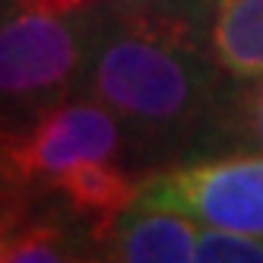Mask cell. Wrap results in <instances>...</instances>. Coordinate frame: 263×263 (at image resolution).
<instances>
[{"instance_id": "2", "label": "cell", "mask_w": 263, "mask_h": 263, "mask_svg": "<svg viewBox=\"0 0 263 263\" xmlns=\"http://www.w3.org/2000/svg\"><path fill=\"white\" fill-rule=\"evenodd\" d=\"M96 7H0V130H23L80 96Z\"/></svg>"}, {"instance_id": "7", "label": "cell", "mask_w": 263, "mask_h": 263, "mask_svg": "<svg viewBox=\"0 0 263 263\" xmlns=\"http://www.w3.org/2000/svg\"><path fill=\"white\" fill-rule=\"evenodd\" d=\"M203 32L229 80L263 73V0H203Z\"/></svg>"}, {"instance_id": "1", "label": "cell", "mask_w": 263, "mask_h": 263, "mask_svg": "<svg viewBox=\"0 0 263 263\" xmlns=\"http://www.w3.org/2000/svg\"><path fill=\"white\" fill-rule=\"evenodd\" d=\"M229 86L200 0L99 4L80 96L121 121L137 165L156 172L210 156Z\"/></svg>"}, {"instance_id": "11", "label": "cell", "mask_w": 263, "mask_h": 263, "mask_svg": "<svg viewBox=\"0 0 263 263\" xmlns=\"http://www.w3.org/2000/svg\"><path fill=\"white\" fill-rule=\"evenodd\" d=\"M105 4H159V0H105ZM203 4V0H200Z\"/></svg>"}, {"instance_id": "3", "label": "cell", "mask_w": 263, "mask_h": 263, "mask_svg": "<svg viewBox=\"0 0 263 263\" xmlns=\"http://www.w3.org/2000/svg\"><path fill=\"white\" fill-rule=\"evenodd\" d=\"M92 159L130 162V146L121 121L86 96H73L45 111L23 130H7L0 140V178L26 194Z\"/></svg>"}, {"instance_id": "6", "label": "cell", "mask_w": 263, "mask_h": 263, "mask_svg": "<svg viewBox=\"0 0 263 263\" xmlns=\"http://www.w3.org/2000/svg\"><path fill=\"white\" fill-rule=\"evenodd\" d=\"M197 225L172 210H130L99 241V257L121 263H187L197 260Z\"/></svg>"}, {"instance_id": "5", "label": "cell", "mask_w": 263, "mask_h": 263, "mask_svg": "<svg viewBox=\"0 0 263 263\" xmlns=\"http://www.w3.org/2000/svg\"><path fill=\"white\" fill-rule=\"evenodd\" d=\"M42 194H48L51 203H58L64 213H70L99 244L111 225L137 203L140 184L134 181L130 162L92 159L51 178L42 187Z\"/></svg>"}, {"instance_id": "12", "label": "cell", "mask_w": 263, "mask_h": 263, "mask_svg": "<svg viewBox=\"0 0 263 263\" xmlns=\"http://www.w3.org/2000/svg\"><path fill=\"white\" fill-rule=\"evenodd\" d=\"M4 134H7V130H0V140H4ZM0 181H4V178H0Z\"/></svg>"}, {"instance_id": "8", "label": "cell", "mask_w": 263, "mask_h": 263, "mask_svg": "<svg viewBox=\"0 0 263 263\" xmlns=\"http://www.w3.org/2000/svg\"><path fill=\"white\" fill-rule=\"evenodd\" d=\"M92 235L83 225L64 213L58 203L51 210L29 206L23 222L7 244V263H61V260H86Z\"/></svg>"}, {"instance_id": "4", "label": "cell", "mask_w": 263, "mask_h": 263, "mask_svg": "<svg viewBox=\"0 0 263 263\" xmlns=\"http://www.w3.org/2000/svg\"><path fill=\"white\" fill-rule=\"evenodd\" d=\"M134 206L263 235V153H219L156 168L140 181Z\"/></svg>"}, {"instance_id": "10", "label": "cell", "mask_w": 263, "mask_h": 263, "mask_svg": "<svg viewBox=\"0 0 263 263\" xmlns=\"http://www.w3.org/2000/svg\"><path fill=\"white\" fill-rule=\"evenodd\" d=\"M197 260H206V263H263V235L206 225V229L197 232Z\"/></svg>"}, {"instance_id": "9", "label": "cell", "mask_w": 263, "mask_h": 263, "mask_svg": "<svg viewBox=\"0 0 263 263\" xmlns=\"http://www.w3.org/2000/svg\"><path fill=\"white\" fill-rule=\"evenodd\" d=\"M219 153H263V73L232 80L210 143V156Z\"/></svg>"}]
</instances>
